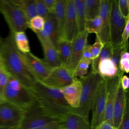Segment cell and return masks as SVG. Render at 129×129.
I'll list each match as a JSON object with an SVG mask.
<instances>
[{"instance_id":"obj_1","label":"cell","mask_w":129,"mask_h":129,"mask_svg":"<svg viewBox=\"0 0 129 129\" xmlns=\"http://www.w3.org/2000/svg\"><path fill=\"white\" fill-rule=\"evenodd\" d=\"M1 56L4 68L8 74L30 89L37 81L23 60L16 46L14 34L11 32L3 39Z\"/></svg>"},{"instance_id":"obj_2","label":"cell","mask_w":129,"mask_h":129,"mask_svg":"<svg viewBox=\"0 0 129 129\" xmlns=\"http://www.w3.org/2000/svg\"><path fill=\"white\" fill-rule=\"evenodd\" d=\"M30 90L39 106L59 122L71 113L72 108L66 101L60 89L37 81Z\"/></svg>"},{"instance_id":"obj_3","label":"cell","mask_w":129,"mask_h":129,"mask_svg":"<svg viewBox=\"0 0 129 129\" xmlns=\"http://www.w3.org/2000/svg\"><path fill=\"white\" fill-rule=\"evenodd\" d=\"M79 79L82 85L79 105L77 108H72L71 113L89 120V115L96 91L103 78L98 72L91 70L86 76Z\"/></svg>"},{"instance_id":"obj_4","label":"cell","mask_w":129,"mask_h":129,"mask_svg":"<svg viewBox=\"0 0 129 129\" xmlns=\"http://www.w3.org/2000/svg\"><path fill=\"white\" fill-rule=\"evenodd\" d=\"M5 101L25 109L36 102L31 90L9 76L5 92Z\"/></svg>"},{"instance_id":"obj_5","label":"cell","mask_w":129,"mask_h":129,"mask_svg":"<svg viewBox=\"0 0 129 129\" xmlns=\"http://www.w3.org/2000/svg\"><path fill=\"white\" fill-rule=\"evenodd\" d=\"M24 110L18 129H40L60 122L45 111L36 102Z\"/></svg>"},{"instance_id":"obj_6","label":"cell","mask_w":129,"mask_h":129,"mask_svg":"<svg viewBox=\"0 0 129 129\" xmlns=\"http://www.w3.org/2000/svg\"><path fill=\"white\" fill-rule=\"evenodd\" d=\"M0 13L13 34L28 28L29 20L22 10L11 0H0Z\"/></svg>"},{"instance_id":"obj_7","label":"cell","mask_w":129,"mask_h":129,"mask_svg":"<svg viewBox=\"0 0 129 129\" xmlns=\"http://www.w3.org/2000/svg\"><path fill=\"white\" fill-rule=\"evenodd\" d=\"M126 19H125L120 13L117 0H111L110 10V42L112 47L122 44V34L125 25Z\"/></svg>"},{"instance_id":"obj_8","label":"cell","mask_w":129,"mask_h":129,"mask_svg":"<svg viewBox=\"0 0 129 129\" xmlns=\"http://www.w3.org/2000/svg\"><path fill=\"white\" fill-rule=\"evenodd\" d=\"M24 110L7 101L0 103V128H18Z\"/></svg>"},{"instance_id":"obj_9","label":"cell","mask_w":129,"mask_h":129,"mask_svg":"<svg viewBox=\"0 0 129 129\" xmlns=\"http://www.w3.org/2000/svg\"><path fill=\"white\" fill-rule=\"evenodd\" d=\"M106 86L105 79H103L96 91L91 108L92 119L90 123L93 129H95L104 121L106 106Z\"/></svg>"},{"instance_id":"obj_10","label":"cell","mask_w":129,"mask_h":129,"mask_svg":"<svg viewBox=\"0 0 129 129\" xmlns=\"http://www.w3.org/2000/svg\"><path fill=\"white\" fill-rule=\"evenodd\" d=\"M20 54L29 71L37 81L41 82L49 75L52 69L44 60L35 56L31 52Z\"/></svg>"},{"instance_id":"obj_11","label":"cell","mask_w":129,"mask_h":129,"mask_svg":"<svg viewBox=\"0 0 129 129\" xmlns=\"http://www.w3.org/2000/svg\"><path fill=\"white\" fill-rule=\"evenodd\" d=\"M76 78L66 67L60 66L52 69L41 83L50 87L61 89L71 84Z\"/></svg>"},{"instance_id":"obj_12","label":"cell","mask_w":129,"mask_h":129,"mask_svg":"<svg viewBox=\"0 0 129 129\" xmlns=\"http://www.w3.org/2000/svg\"><path fill=\"white\" fill-rule=\"evenodd\" d=\"M89 34L85 30L79 33L71 42V55L66 68L73 76L76 67L82 58L84 50L87 44Z\"/></svg>"},{"instance_id":"obj_13","label":"cell","mask_w":129,"mask_h":129,"mask_svg":"<svg viewBox=\"0 0 129 129\" xmlns=\"http://www.w3.org/2000/svg\"><path fill=\"white\" fill-rule=\"evenodd\" d=\"M79 33L73 1L67 0L66 18L59 39L72 42Z\"/></svg>"},{"instance_id":"obj_14","label":"cell","mask_w":129,"mask_h":129,"mask_svg":"<svg viewBox=\"0 0 129 129\" xmlns=\"http://www.w3.org/2000/svg\"><path fill=\"white\" fill-rule=\"evenodd\" d=\"M122 75V74H119L113 78L106 80L107 83L106 99L104 121L108 122L112 125L114 103L120 79Z\"/></svg>"},{"instance_id":"obj_15","label":"cell","mask_w":129,"mask_h":129,"mask_svg":"<svg viewBox=\"0 0 129 129\" xmlns=\"http://www.w3.org/2000/svg\"><path fill=\"white\" fill-rule=\"evenodd\" d=\"M111 0H101L99 17L101 28L98 34L96 35L104 44L110 42V10Z\"/></svg>"},{"instance_id":"obj_16","label":"cell","mask_w":129,"mask_h":129,"mask_svg":"<svg viewBox=\"0 0 129 129\" xmlns=\"http://www.w3.org/2000/svg\"><path fill=\"white\" fill-rule=\"evenodd\" d=\"M127 92L128 91L123 90L119 81L113 106V125L115 129L120 124L124 112L126 102L128 99Z\"/></svg>"},{"instance_id":"obj_17","label":"cell","mask_w":129,"mask_h":129,"mask_svg":"<svg viewBox=\"0 0 129 129\" xmlns=\"http://www.w3.org/2000/svg\"><path fill=\"white\" fill-rule=\"evenodd\" d=\"M81 88V81L76 78L71 84L60 89L66 101L73 109L79 106Z\"/></svg>"},{"instance_id":"obj_18","label":"cell","mask_w":129,"mask_h":129,"mask_svg":"<svg viewBox=\"0 0 129 129\" xmlns=\"http://www.w3.org/2000/svg\"><path fill=\"white\" fill-rule=\"evenodd\" d=\"M37 37H42L49 39L56 48L59 40L58 30L53 13H49L44 18L43 29L36 34Z\"/></svg>"},{"instance_id":"obj_19","label":"cell","mask_w":129,"mask_h":129,"mask_svg":"<svg viewBox=\"0 0 129 129\" xmlns=\"http://www.w3.org/2000/svg\"><path fill=\"white\" fill-rule=\"evenodd\" d=\"M42 47L44 60L52 68L62 66L58 51L51 41L45 38L37 37Z\"/></svg>"},{"instance_id":"obj_20","label":"cell","mask_w":129,"mask_h":129,"mask_svg":"<svg viewBox=\"0 0 129 129\" xmlns=\"http://www.w3.org/2000/svg\"><path fill=\"white\" fill-rule=\"evenodd\" d=\"M60 123L62 129H93L89 120L73 113L68 114Z\"/></svg>"},{"instance_id":"obj_21","label":"cell","mask_w":129,"mask_h":129,"mask_svg":"<svg viewBox=\"0 0 129 129\" xmlns=\"http://www.w3.org/2000/svg\"><path fill=\"white\" fill-rule=\"evenodd\" d=\"M97 72L102 78L105 80L113 78L119 74H122L119 71L118 68L111 58H109L101 59L99 61Z\"/></svg>"},{"instance_id":"obj_22","label":"cell","mask_w":129,"mask_h":129,"mask_svg":"<svg viewBox=\"0 0 129 129\" xmlns=\"http://www.w3.org/2000/svg\"><path fill=\"white\" fill-rule=\"evenodd\" d=\"M66 6L67 0H56L53 12L58 30L59 39L60 38L61 35L66 18Z\"/></svg>"},{"instance_id":"obj_23","label":"cell","mask_w":129,"mask_h":129,"mask_svg":"<svg viewBox=\"0 0 129 129\" xmlns=\"http://www.w3.org/2000/svg\"><path fill=\"white\" fill-rule=\"evenodd\" d=\"M56 49L62 66L66 67L71 55V42L59 39L56 45Z\"/></svg>"},{"instance_id":"obj_24","label":"cell","mask_w":129,"mask_h":129,"mask_svg":"<svg viewBox=\"0 0 129 129\" xmlns=\"http://www.w3.org/2000/svg\"><path fill=\"white\" fill-rule=\"evenodd\" d=\"M75 11V15L78 24L79 32L85 31V23L86 22V16L85 12L84 0H73Z\"/></svg>"},{"instance_id":"obj_25","label":"cell","mask_w":129,"mask_h":129,"mask_svg":"<svg viewBox=\"0 0 129 129\" xmlns=\"http://www.w3.org/2000/svg\"><path fill=\"white\" fill-rule=\"evenodd\" d=\"M16 6L19 7L24 12L28 20L37 16L35 0H11Z\"/></svg>"},{"instance_id":"obj_26","label":"cell","mask_w":129,"mask_h":129,"mask_svg":"<svg viewBox=\"0 0 129 129\" xmlns=\"http://www.w3.org/2000/svg\"><path fill=\"white\" fill-rule=\"evenodd\" d=\"M101 0H84L86 20L94 19L99 16Z\"/></svg>"},{"instance_id":"obj_27","label":"cell","mask_w":129,"mask_h":129,"mask_svg":"<svg viewBox=\"0 0 129 129\" xmlns=\"http://www.w3.org/2000/svg\"><path fill=\"white\" fill-rule=\"evenodd\" d=\"M14 41L18 50L23 53L30 52V47L27 36L24 31L18 32L14 34Z\"/></svg>"},{"instance_id":"obj_28","label":"cell","mask_w":129,"mask_h":129,"mask_svg":"<svg viewBox=\"0 0 129 129\" xmlns=\"http://www.w3.org/2000/svg\"><path fill=\"white\" fill-rule=\"evenodd\" d=\"M112 46L110 43H107L103 44V46L101 50L100 54L98 58L95 60L92 61L91 62V71L98 72H97V67L99 61L102 59L109 58H110L112 55Z\"/></svg>"},{"instance_id":"obj_29","label":"cell","mask_w":129,"mask_h":129,"mask_svg":"<svg viewBox=\"0 0 129 129\" xmlns=\"http://www.w3.org/2000/svg\"><path fill=\"white\" fill-rule=\"evenodd\" d=\"M91 62V59L82 58L75 71L74 77L78 79H81L86 76L88 73V69Z\"/></svg>"},{"instance_id":"obj_30","label":"cell","mask_w":129,"mask_h":129,"mask_svg":"<svg viewBox=\"0 0 129 129\" xmlns=\"http://www.w3.org/2000/svg\"><path fill=\"white\" fill-rule=\"evenodd\" d=\"M101 28V19L99 16L89 20H86L85 23V30L89 33L98 34Z\"/></svg>"},{"instance_id":"obj_31","label":"cell","mask_w":129,"mask_h":129,"mask_svg":"<svg viewBox=\"0 0 129 129\" xmlns=\"http://www.w3.org/2000/svg\"><path fill=\"white\" fill-rule=\"evenodd\" d=\"M9 76L4 68L0 67V103L6 101L5 92Z\"/></svg>"},{"instance_id":"obj_32","label":"cell","mask_w":129,"mask_h":129,"mask_svg":"<svg viewBox=\"0 0 129 129\" xmlns=\"http://www.w3.org/2000/svg\"><path fill=\"white\" fill-rule=\"evenodd\" d=\"M44 24V19L37 15L29 21L28 28H30L35 34H36L43 29Z\"/></svg>"},{"instance_id":"obj_33","label":"cell","mask_w":129,"mask_h":129,"mask_svg":"<svg viewBox=\"0 0 129 129\" xmlns=\"http://www.w3.org/2000/svg\"><path fill=\"white\" fill-rule=\"evenodd\" d=\"M119 71L122 74L129 72V53L127 50H123L121 54L118 63Z\"/></svg>"},{"instance_id":"obj_34","label":"cell","mask_w":129,"mask_h":129,"mask_svg":"<svg viewBox=\"0 0 129 129\" xmlns=\"http://www.w3.org/2000/svg\"><path fill=\"white\" fill-rule=\"evenodd\" d=\"M103 46V44L96 37L95 42L92 45H90V51L92 56V61L95 60L98 58Z\"/></svg>"},{"instance_id":"obj_35","label":"cell","mask_w":129,"mask_h":129,"mask_svg":"<svg viewBox=\"0 0 129 129\" xmlns=\"http://www.w3.org/2000/svg\"><path fill=\"white\" fill-rule=\"evenodd\" d=\"M125 50L123 46V45H120L115 47H113L112 55L111 57V59L115 63V64L118 68V63L121 52Z\"/></svg>"},{"instance_id":"obj_36","label":"cell","mask_w":129,"mask_h":129,"mask_svg":"<svg viewBox=\"0 0 129 129\" xmlns=\"http://www.w3.org/2000/svg\"><path fill=\"white\" fill-rule=\"evenodd\" d=\"M35 5L37 15L44 19L49 14L42 0H35Z\"/></svg>"},{"instance_id":"obj_37","label":"cell","mask_w":129,"mask_h":129,"mask_svg":"<svg viewBox=\"0 0 129 129\" xmlns=\"http://www.w3.org/2000/svg\"><path fill=\"white\" fill-rule=\"evenodd\" d=\"M116 129H129V100L128 99L121 122Z\"/></svg>"},{"instance_id":"obj_38","label":"cell","mask_w":129,"mask_h":129,"mask_svg":"<svg viewBox=\"0 0 129 129\" xmlns=\"http://www.w3.org/2000/svg\"><path fill=\"white\" fill-rule=\"evenodd\" d=\"M119 10L122 16L126 19L129 18V1L117 0Z\"/></svg>"},{"instance_id":"obj_39","label":"cell","mask_w":129,"mask_h":129,"mask_svg":"<svg viewBox=\"0 0 129 129\" xmlns=\"http://www.w3.org/2000/svg\"><path fill=\"white\" fill-rule=\"evenodd\" d=\"M128 36H129V18L126 19L125 25L122 34V45L125 50H127V48H128Z\"/></svg>"},{"instance_id":"obj_40","label":"cell","mask_w":129,"mask_h":129,"mask_svg":"<svg viewBox=\"0 0 129 129\" xmlns=\"http://www.w3.org/2000/svg\"><path fill=\"white\" fill-rule=\"evenodd\" d=\"M49 13H53L56 0H42Z\"/></svg>"},{"instance_id":"obj_41","label":"cell","mask_w":129,"mask_h":129,"mask_svg":"<svg viewBox=\"0 0 129 129\" xmlns=\"http://www.w3.org/2000/svg\"><path fill=\"white\" fill-rule=\"evenodd\" d=\"M120 84L125 91H128V89L129 87V78L127 76L124 75H122L120 79Z\"/></svg>"},{"instance_id":"obj_42","label":"cell","mask_w":129,"mask_h":129,"mask_svg":"<svg viewBox=\"0 0 129 129\" xmlns=\"http://www.w3.org/2000/svg\"><path fill=\"white\" fill-rule=\"evenodd\" d=\"M82 58L89 59L92 60V56L90 51V45L87 44V45L86 46L84 50Z\"/></svg>"},{"instance_id":"obj_43","label":"cell","mask_w":129,"mask_h":129,"mask_svg":"<svg viewBox=\"0 0 129 129\" xmlns=\"http://www.w3.org/2000/svg\"><path fill=\"white\" fill-rule=\"evenodd\" d=\"M95 129H115V128L112 124L104 121L99 124Z\"/></svg>"},{"instance_id":"obj_44","label":"cell","mask_w":129,"mask_h":129,"mask_svg":"<svg viewBox=\"0 0 129 129\" xmlns=\"http://www.w3.org/2000/svg\"><path fill=\"white\" fill-rule=\"evenodd\" d=\"M40 129H62V127L61 125V123L59 122Z\"/></svg>"},{"instance_id":"obj_45","label":"cell","mask_w":129,"mask_h":129,"mask_svg":"<svg viewBox=\"0 0 129 129\" xmlns=\"http://www.w3.org/2000/svg\"><path fill=\"white\" fill-rule=\"evenodd\" d=\"M3 42V39H2L0 36V55L1 54V52H2V49Z\"/></svg>"},{"instance_id":"obj_46","label":"cell","mask_w":129,"mask_h":129,"mask_svg":"<svg viewBox=\"0 0 129 129\" xmlns=\"http://www.w3.org/2000/svg\"><path fill=\"white\" fill-rule=\"evenodd\" d=\"M0 67L4 68L3 63V61H2V57H1V55H0Z\"/></svg>"},{"instance_id":"obj_47","label":"cell","mask_w":129,"mask_h":129,"mask_svg":"<svg viewBox=\"0 0 129 129\" xmlns=\"http://www.w3.org/2000/svg\"><path fill=\"white\" fill-rule=\"evenodd\" d=\"M0 129H18V128H0Z\"/></svg>"}]
</instances>
